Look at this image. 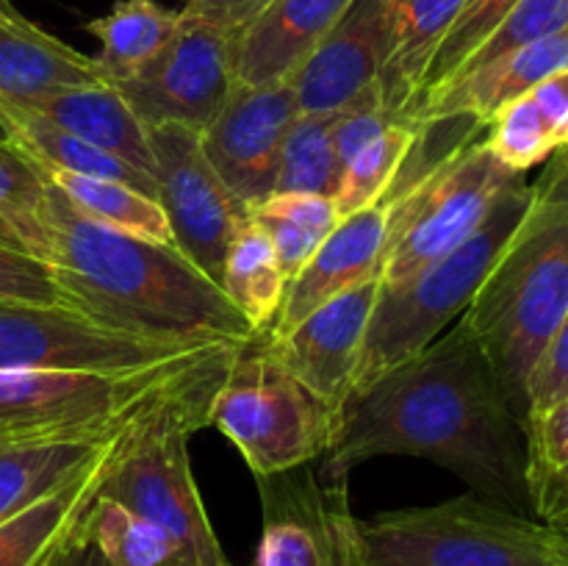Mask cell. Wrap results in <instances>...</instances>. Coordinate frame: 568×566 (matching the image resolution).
<instances>
[{
	"label": "cell",
	"instance_id": "5",
	"mask_svg": "<svg viewBox=\"0 0 568 566\" xmlns=\"http://www.w3.org/2000/svg\"><path fill=\"white\" fill-rule=\"evenodd\" d=\"M532 200V183L519 175L499 192L491 211L469 239L416 272L408 283L381 289L372 320L366 325L353 392L369 386L388 370L408 361L442 336L449 322L464 316L471 297L486 281L499 250L516 231ZM349 392V394H353Z\"/></svg>",
	"mask_w": 568,
	"mask_h": 566
},
{
	"label": "cell",
	"instance_id": "4",
	"mask_svg": "<svg viewBox=\"0 0 568 566\" xmlns=\"http://www.w3.org/2000/svg\"><path fill=\"white\" fill-rule=\"evenodd\" d=\"M236 347H220L194 375L144 405L122 431L100 481V497L136 511L172 538L178 566H231L194 481L189 436L209 425L211 400Z\"/></svg>",
	"mask_w": 568,
	"mask_h": 566
},
{
	"label": "cell",
	"instance_id": "26",
	"mask_svg": "<svg viewBox=\"0 0 568 566\" xmlns=\"http://www.w3.org/2000/svg\"><path fill=\"white\" fill-rule=\"evenodd\" d=\"M181 11H172L155 0H120L109 14L94 17L83 26L100 44L94 55L105 83L122 81L142 70L181 26Z\"/></svg>",
	"mask_w": 568,
	"mask_h": 566
},
{
	"label": "cell",
	"instance_id": "7",
	"mask_svg": "<svg viewBox=\"0 0 568 566\" xmlns=\"http://www.w3.org/2000/svg\"><path fill=\"white\" fill-rule=\"evenodd\" d=\"M209 425L242 453L255 477H264L320 461L336 416L272 355L264 333H255L233 353L211 400Z\"/></svg>",
	"mask_w": 568,
	"mask_h": 566
},
{
	"label": "cell",
	"instance_id": "39",
	"mask_svg": "<svg viewBox=\"0 0 568 566\" xmlns=\"http://www.w3.org/2000/svg\"><path fill=\"white\" fill-rule=\"evenodd\" d=\"M568 397V311L555 327L527 383V416Z\"/></svg>",
	"mask_w": 568,
	"mask_h": 566
},
{
	"label": "cell",
	"instance_id": "25",
	"mask_svg": "<svg viewBox=\"0 0 568 566\" xmlns=\"http://www.w3.org/2000/svg\"><path fill=\"white\" fill-rule=\"evenodd\" d=\"M0 131L14 144L20 153H26L39 170H61L75 172L89 178H109V181L131 183L142 192L155 198V181L148 172L136 170L128 161L61 131L53 122L42 120L39 114L28 111L26 105L0 103Z\"/></svg>",
	"mask_w": 568,
	"mask_h": 566
},
{
	"label": "cell",
	"instance_id": "28",
	"mask_svg": "<svg viewBox=\"0 0 568 566\" xmlns=\"http://www.w3.org/2000/svg\"><path fill=\"white\" fill-rule=\"evenodd\" d=\"M42 175L70 200L72 209L111 231L131 233L155 244H172L170 222L159 198L122 181L75 175V172L42 170ZM175 247V244H172Z\"/></svg>",
	"mask_w": 568,
	"mask_h": 566
},
{
	"label": "cell",
	"instance_id": "31",
	"mask_svg": "<svg viewBox=\"0 0 568 566\" xmlns=\"http://www.w3.org/2000/svg\"><path fill=\"white\" fill-rule=\"evenodd\" d=\"M81 533L109 566H178V549L161 527L109 497L92 499Z\"/></svg>",
	"mask_w": 568,
	"mask_h": 566
},
{
	"label": "cell",
	"instance_id": "41",
	"mask_svg": "<svg viewBox=\"0 0 568 566\" xmlns=\"http://www.w3.org/2000/svg\"><path fill=\"white\" fill-rule=\"evenodd\" d=\"M266 3L270 0H186V6L181 11L220 28V31L231 33L247 20H253Z\"/></svg>",
	"mask_w": 568,
	"mask_h": 566
},
{
	"label": "cell",
	"instance_id": "12",
	"mask_svg": "<svg viewBox=\"0 0 568 566\" xmlns=\"http://www.w3.org/2000/svg\"><path fill=\"white\" fill-rule=\"evenodd\" d=\"M111 87L125 98L148 131L181 125L203 133L233 87L227 33L183 14L170 42L142 70Z\"/></svg>",
	"mask_w": 568,
	"mask_h": 566
},
{
	"label": "cell",
	"instance_id": "3",
	"mask_svg": "<svg viewBox=\"0 0 568 566\" xmlns=\"http://www.w3.org/2000/svg\"><path fill=\"white\" fill-rule=\"evenodd\" d=\"M568 311V159L549 155L532 200L460 322L486 353L510 408L527 420V383Z\"/></svg>",
	"mask_w": 568,
	"mask_h": 566
},
{
	"label": "cell",
	"instance_id": "40",
	"mask_svg": "<svg viewBox=\"0 0 568 566\" xmlns=\"http://www.w3.org/2000/svg\"><path fill=\"white\" fill-rule=\"evenodd\" d=\"M532 103L541 111L547 131L552 137L555 148H566L568 144V67L552 72L544 78L536 89L530 92Z\"/></svg>",
	"mask_w": 568,
	"mask_h": 566
},
{
	"label": "cell",
	"instance_id": "2",
	"mask_svg": "<svg viewBox=\"0 0 568 566\" xmlns=\"http://www.w3.org/2000/svg\"><path fill=\"white\" fill-rule=\"evenodd\" d=\"M42 216L44 264L67 309L150 338L242 344L255 336L222 286L172 244L87 220L50 181Z\"/></svg>",
	"mask_w": 568,
	"mask_h": 566
},
{
	"label": "cell",
	"instance_id": "6",
	"mask_svg": "<svg viewBox=\"0 0 568 566\" xmlns=\"http://www.w3.org/2000/svg\"><path fill=\"white\" fill-rule=\"evenodd\" d=\"M358 566H560L552 527L480 497L355 516Z\"/></svg>",
	"mask_w": 568,
	"mask_h": 566
},
{
	"label": "cell",
	"instance_id": "11",
	"mask_svg": "<svg viewBox=\"0 0 568 566\" xmlns=\"http://www.w3.org/2000/svg\"><path fill=\"white\" fill-rule=\"evenodd\" d=\"M150 148L155 159V198L170 222L172 244L209 281L222 286L227 247L250 216L247 209L205 159L197 131L181 125L153 128Z\"/></svg>",
	"mask_w": 568,
	"mask_h": 566
},
{
	"label": "cell",
	"instance_id": "13",
	"mask_svg": "<svg viewBox=\"0 0 568 566\" xmlns=\"http://www.w3.org/2000/svg\"><path fill=\"white\" fill-rule=\"evenodd\" d=\"M255 481L264 525L253 566H358L347 488L322 486L308 466Z\"/></svg>",
	"mask_w": 568,
	"mask_h": 566
},
{
	"label": "cell",
	"instance_id": "16",
	"mask_svg": "<svg viewBox=\"0 0 568 566\" xmlns=\"http://www.w3.org/2000/svg\"><path fill=\"white\" fill-rule=\"evenodd\" d=\"M394 0H355L286 78L300 114H333L377 87Z\"/></svg>",
	"mask_w": 568,
	"mask_h": 566
},
{
	"label": "cell",
	"instance_id": "20",
	"mask_svg": "<svg viewBox=\"0 0 568 566\" xmlns=\"http://www.w3.org/2000/svg\"><path fill=\"white\" fill-rule=\"evenodd\" d=\"M128 422L87 431L0 436V525L111 453Z\"/></svg>",
	"mask_w": 568,
	"mask_h": 566
},
{
	"label": "cell",
	"instance_id": "36",
	"mask_svg": "<svg viewBox=\"0 0 568 566\" xmlns=\"http://www.w3.org/2000/svg\"><path fill=\"white\" fill-rule=\"evenodd\" d=\"M560 31H568V0H519L505 14V20L483 39L480 48L464 61V67L455 75L475 70V67L491 64L503 55L516 53V50L555 37Z\"/></svg>",
	"mask_w": 568,
	"mask_h": 566
},
{
	"label": "cell",
	"instance_id": "30",
	"mask_svg": "<svg viewBox=\"0 0 568 566\" xmlns=\"http://www.w3.org/2000/svg\"><path fill=\"white\" fill-rule=\"evenodd\" d=\"M247 214L266 231L288 281L308 264L316 247L342 220L333 198L305 192H272L261 203L250 205Z\"/></svg>",
	"mask_w": 568,
	"mask_h": 566
},
{
	"label": "cell",
	"instance_id": "8",
	"mask_svg": "<svg viewBox=\"0 0 568 566\" xmlns=\"http://www.w3.org/2000/svg\"><path fill=\"white\" fill-rule=\"evenodd\" d=\"M220 347L136 370H0V436L87 431L128 422L194 375Z\"/></svg>",
	"mask_w": 568,
	"mask_h": 566
},
{
	"label": "cell",
	"instance_id": "23",
	"mask_svg": "<svg viewBox=\"0 0 568 566\" xmlns=\"http://www.w3.org/2000/svg\"><path fill=\"white\" fill-rule=\"evenodd\" d=\"M466 0H394L388 48L383 59L381 87L383 109L394 122L408 120L419 100L433 59Z\"/></svg>",
	"mask_w": 568,
	"mask_h": 566
},
{
	"label": "cell",
	"instance_id": "44",
	"mask_svg": "<svg viewBox=\"0 0 568 566\" xmlns=\"http://www.w3.org/2000/svg\"><path fill=\"white\" fill-rule=\"evenodd\" d=\"M0 244H9V247H20L22 250V244L17 242V236L11 233V228L6 225L3 220H0ZM26 253H28V250H26Z\"/></svg>",
	"mask_w": 568,
	"mask_h": 566
},
{
	"label": "cell",
	"instance_id": "17",
	"mask_svg": "<svg viewBox=\"0 0 568 566\" xmlns=\"http://www.w3.org/2000/svg\"><path fill=\"white\" fill-rule=\"evenodd\" d=\"M392 225L394 200L388 198L377 200L355 214L342 216L338 225L311 255L308 264L288 281L281 311L266 333L275 336V333L288 331L322 303L347 292L372 272L383 270Z\"/></svg>",
	"mask_w": 568,
	"mask_h": 566
},
{
	"label": "cell",
	"instance_id": "45",
	"mask_svg": "<svg viewBox=\"0 0 568 566\" xmlns=\"http://www.w3.org/2000/svg\"><path fill=\"white\" fill-rule=\"evenodd\" d=\"M560 150H564V153H566V159H568V144H566V148H560Z\"/></svg>",
	"mask_w": 568,
	"mask_h": 566
},
{
	"label": "cell",
	"instance_id": "15",
	"mask_svg": "<svg viewBox=\"0 0 568 566\" xmlns=\"http://www.w3.org/2000/svg\"><path fill=\"white\" fill-rule=\"evenodd\" d=\"M383 289V270L336 294L288 331L264 333L272 355L338 416L353 392L355 370L364 347L366 325L372 320Z\"/></svg>",
	"mask_w": 568,
	"mask_h": 566
},
{
	"label": "cell",
	"instance_id": "29",
	"mask_svg": "<svg viewBox=\"0 0 568 566\" xmlns=\"http://www.w3.org/2000/svg\"><path fill=\"white\" fill-rule=\"evenodd\" d=\"M530 514L549 527L568 522V397L525 420Z\"/></svg>",
	"mask_w": 568,
	"mask_h": 566
},
{
	"label": "cell",
	"instance_id": "27",
	"mask_svg": "<svg viewBox=\"0 0 568 566\" xmlns=\"http://www.w3.org/2000/svg\"><path fill=\"white\" fill-rule=\"evenodd\" d=\"M288 277L277 264L275 247L258 222H242L231 239L222 272V292L227 294L239 314L247 320L253 333H266L286 297Z\"/></svg>",
	"mask_w": 568,
	"mask_h": 566
},
{
	"label": "cell",
	"instance_id": "14",
	"mask_svg": "<svg viewBox=\"0 0 568 566\" xmlns=\"http://www.w3.org/2000/svg\"><path fill=\"white\" fill-rule=\"evenodd\" d=\"M297 114L288 83L247 87L233 81L220 114L200 133L205 159L247 211L275 192L283 139Z\"/></svg>",
	"mask_w": 568,
	"mask_h": 566
},
{
	"label": "cell",
	"instance_id": "18",
	"mask_svg": "<svg viewBox=\"0 0 568 566\" xmlns=\"http://www.w3.org/2000/svg\"><path fill=\"white\" fill-rule=\"evenodd\" d=\"M355 0H270L253 20L227 33L233 81L283 83L325 39Z\"/></svg>",
	"mask_w": 568,
	"mask_h": 566
},
{
	"label": "cell",
	"instance_id": "42",
	"mask_svg": "<svg viewBox=\"0 0 568 566\" xmlns=\"http://www.w3.org/2000/svg\"><path fill=\"white\" fill-rule=\"evenodd\" d=\"M48 566H109L92 542L81 533V525L72 533L70 542L50 558Z\"/></svg>",
	"mask_w": 568,
	"mask_h": 566
},
{
	"label": "cell",
	"instance_id": "33",
	"mask_svg": "<svg viewBox=\"0 0 568 566\" xmlns=\"http://www.w3.org/2000/svg\"><path fill=\"white\" fill-rule=\"evenodd\" d=\"M416 139H419V128L408 122H392L381 137L372 139L358 155H353L342 170L338 189L333 194L338 216H349L386 198L408 161L410 150L416 148Z\"/></svg>",
	"mask_w": 568,
	"mask_h": 566
},
{
	"label": "cell",
	"instance_id": "9",
	"mask_svg": "<svg viewBox=\"0 0 568 566\" xmlns=\"http://www.w3.org/2000/svg\"><path fill=\"white\" fill-rule=\"evenodd\" d=\"M486 137V133H483ZM475 137L444 155L405 194L394 198V225L383 259V289L408 283L480 228L514 172ZM392 200V198H388Z\"/></svg>",
	"mask_w": 568,
	"mask_h": 566
},
{
	"label": "cell",
	"instance_id": "32",
	"mask_svg": "<svg viewBox=\"0 0 568 566\" xmlns=\"http://www.w3.org/2000/svg\"><path fill=\"white\" fill-rule=\"evenodd\" d=\"M333 114H297L281 150L275 192H305L333 198L342 178L336 150H333Z\"/></svg>",
	"mask_w": 568,
	"mask_h": 566
},
{
	"label": "cell",
	"instance_id": "22",
	"mask_svg": "<svg viewBox=\"0 0 568 566\" xmlns=\"http://www.w3.org/2000/svg\"><path fill=\"white\" fill-rule=\"evenodd\" d=\"M26 109L153 178L155 159L150 131L111 83L55 89L26 103Z\"/></svg>",
	"mask_w": 568,
	"mask_h": 566
},
{
	"label": "cell",
	"instance_id": "21",
	"mask_svg": "<svg viewBox=\"0 0 568 566\" xmlns=\"http://www.w3.org/2000/svg\"><path fill=\"white\" fill-rule=\"evenodd\" d=\"M105 83L94 55H83L53 33L0 9V103H31L42 94L67 87Z\"/></svg>",
	"mask_w": 568,
	"mask_h": 566
},
{
	"label": "cell",
	"instance_id": "10",
	"mask_svg": "<svg viewBox=\"0 0 568 566\" xmlns=\"http://www.w3.org/2000/svg\"><path fill=\"white\" fill-rule=\"evenodd\" d=\"M231 342L150 338L100 325L67 305L0 303V370H136L205 353Z\"/></svg>",
	"mask_w": 568,
	"mask_h": 566
},
{
	"label": "cell",
	"instance_id": "37",
	"mask_svg": "<svg viewBox=\"0 0 568 566\" xmlns=\"http://www.w3.org/2000/svg\"><path fill=\"white\" fill-rule=\"evenodd\" d=\"M516 3H519V0H466L464 9L455 17L449 33L444 37L436 59H433L419 100L427 98L430 92H436L438 87H444V83L464 67V61L480 48L483 39L505 20V14H508ZM419 100H416V103H419Z\"/></svg>",
	"mask_w": 568,
	"mask_h": 566
},
{
	"label": "cell",
	"instance_id": "43",
	"mask_svg": "<svg viewBox=\"0 0 568 566\" xmlns=\"http://www.w3.org/2000/svg\"><path fill=\"white\" fill-rule=\"evenodd\" d=\"M552 544L560 566H568V527H552Z\"/></svg>",
	"mask_w": 568,
	"mask_h": 566
},
{
	"label": "cell",
	"instance_id": "1",
	"mask_svg": "<svg viewBox=\"0 0 568 566\" xmlns=\"http://www.w3.org/2000/svg\"><path fill=\"white\" fill-rule=\"evenodd\" d=\"M410 455L444 466L471 492L525 514V427L469 327H447L347 397L320 458V483L347 488L358 466Z\"/></svg>",
	"mask_w": 568,
	"mask_h": 566
},
{
	"label": "cell",
	"instance_id": "46",
	"mask_svg": "<svg viewBox=\"0 0 568 566\" xmlns=\"http://www.w3.org/2000/svg\"><path fill=\"white\" fill-rule=\"evenodd\" d=\"M3 6H9V3H6V0H0V9H3Z\"/></svg>",
	"mask_w": 568,
	"mask_h": 566
},
{
	"label": "cell",
	"instance_id": "34",
	"mask_svg": "<svg viewBox=\"0 0 568 566\" xmlns=\"http://www.w3.org/2000/svg\"><path fill=\"white\" fill-rule=\"evenodd\" d=\"M44 194L48 178L9 139H0V220L11 228L22 250L44 261Z\"/></svg>",
	"mask_w": 568,
	"mask_h": 566
},
{
	"label": "cell",
	"instance_id": "19",
	"mask_svg": "<svg viewBox=\"0 0 568 566\" xmlns=\"http://www.w3.org/2000/svg\"><path fill=\"white\" fill-rule=\"evenodd\" d=\"M564 67H568V31L527 44L491 64L460 72L436 92L422 98L405 122L419 128L430 125V122L455 120V117H471V120L488 125L499 109L525 98L544 78Z\"/></svg>",
	"mask_w": 568,
	"mask_h": 566
},
{
	"label": "cell",
	"instance_id": "35",
	"mask_svg": "<svg viewBox=\"0 0 568 566\" xmlns=\"http://www.w3.org/2000/svg\"><path fill=\"white\" fill-rule=\"evenodd\" d=\"M486 148L508 170L525 172L547 161L555 153V142L547 131L541 111L532 103L530 92L499 109L486 125Z\"/></svg>",
	"mask_w": 568,
	"mask_h": 566
},
{
	"label": "cell",
	"instance_id": "47",
	"mask_svg": "<svg viewBox=\"0 0 568 566\" xmlns=\"http://www.w3.org/2000/svg\"><path fill=\"white\" fill-rule=\"evenodd\" d=\"M558 527H568V522H566V525H558Z\"/></svg>",
	"mask_w": 568,
	"mask_h": 566
},
{
	"label": "cell",
	"instance_id": "24",
	"mask_svg": "<svg viewBox=\"0 0 568 566\" xmlns=\"http://www.w3.org/2000/svg\"><path fill=\"white\" fill-rule=\"evenodd\" d=\"M116 447V444H114ZM109 455L0 525V566H48L98 497Z\"/></svg>",
	"mask_w": 568,
	"mask_h": 566
},
{
	"label": "cell",
	"instance_id": "38",
	"mask_svg": "<svg viewBox=\"0 0 568 566\" xmlns=\"http://www.w3.org/2000/svg\"><path fill=\"white\" fill-rule=\"evenodd\" d=\"M0 303L61 305L50 266L26 250L0 244Z\"/></svg>",
	"mask_w": 568,
	"mask_h": 566
}]
</instances>
